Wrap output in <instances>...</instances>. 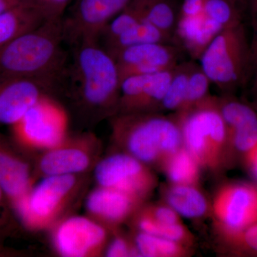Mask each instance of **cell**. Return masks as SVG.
I'll return each instance as SVG.
<instances>
[{
  "mask_svg": "<svg viewBox=\"0 0 257 257\" xmlns=\"http://www.w3.org/2000/svg\"><path fill=\"white\" fill-rule=\"evenodd\" d=\"M138 226L140 231L156 235L181 243L189 237L188 231L182 223L175 224H162L152 219L147 214L140 218Z\"/></svg>",
  "mask_w": 257,
  "mask_h": 257,
  "instance_id": "cell-28",
  "label": "cell"
},
{
  "mask_svg": "<svg viewBox=\"0 0 257 257\" xmlns=\"http://www.w3.org/2000/svg\"><path fill=\"white\" fill-rule=\"evenodd\" d=\"M228 138L238 151L246 154L257 145V112L229 95L216 98Z\"/></svg>",
  "mask_w": 257,
  "mask_h": 257,
  "instance_id": "cell-15",
  "label": "cell"
},
{
  "mask_svg": "<svg viewBox=\"0 0 257 257\" xmlns=\"http://www.w3.org/2000/svg\"><path fill=\"white\" fill-rule=\"evenodd\" d=\"M140 256L136 248H131L128 243L122 238H116L106 249V256L109 257H125Z\"/></svg>",
  "mask_w": 257,
  "mask_h": 257,
  "instance_id": "cell-31",
  "label": "cell"
},
{
  "mask_svg": "<svg viewBox=\"0 0 257 257\" xmlns=\"http://www.w3.org/2000/svg\"><path fill=\"white\" fill-rule=\"evenodd\" d=\"M46 20H60L71 0H33Z\"/></svg>",
  "mask_w": 257,
  "mask_h": 257,
  "instance_id": "cell-29",
  "label": "cell"
},
{
  "mask_svg": "<svg viewBox=\"0 0 257 257\" xmlns=\"http://www.w3.org/2000/svg\"><path fill=\"white\" fill-rule=\"evenodd\" d=\"M251 15V25L252 29V36L250 41L251 60L253 68L257 66V0H248Z\"/></svg>",
  "mask_w": 257,
  "mask_h": 257,
  "instance_id": "cell-33",
  "label": "cell"
},
{
  "mask_svg": "<svg viewBox=\"0 0 257 257\" xmlns=\"http://www.w3.org/2000/svg\"><path fill=\"white\" fill-rule=\"evenodd\" d=\"M105 239V230L82 216H72L62 221L54 236L57 251L67 257L90 254L101 247Z\"/></svg>",
  "mask_w": 257,
  "mask_h": 257,
  "instance_id": "cell-14",
  "label": "cell"
},
{
  "mask_svg": "<svg viewBox=\"0 0 257 257\" xmlns=\"http://www.w3.org/2000/svg\"><path fill=\"white\" fill-rule=\"evenodd\" d=\"M62 20L41 26L0 46V79L14 77L64 79L67 55Z\"/></svg>",
  "mask_w": 257,
  "mask_h": 257,
  "instance_id": "cell-1",
  "label": "cell"
},
{
  "mask_svg": "<svg viewBox=\"0 0 257 257\" xmlns=\"http://www.w3.org/2000/svg\"><path fill=\"white\" fill-rule=\"evenodd\" d=\"M147 214L162 224H175L181 223L180 217L177 211L169 205L153 208Z\"/></svg>",
  "mask_w": 257,
  "mask_h": 257,
  "instance_id": "cell-30",
  "label": "cell"
},
{
  "mask_svg": "<svg viewBox=\"0 0 257 257\" xmlns=\"http://www.w3.org/2000/svg\"><path fill=\"white\" fill-rule=\"evenodd\" d=\"M246 161L253 175L257 179V145L246 154Z\"/></svg>",
  "mask_w": 257,
  "mask_h": 257,
  "instance_id": "cell-35",
  "label": "cell"
},
{
  "mask_svg": "<svg viewBox=\"0 0 257 257\" xmlns=\"http://www.w3.org/2000/svg\"><path fill=\"white\" fill-rule=\"evenodd\" d=\"M99 187L121 191L139 199L155 186V177L145 164L130 154H115L99 162L94 170Z\"/></svg>",
  "mask_w": 257,
  "mask_h": 257,
  "instance_id": "cell-8",
  "label": "cell"
},
{
  "mask_svg": "<svg viewBox=\"0 0 257 257\" xmlns=\"http://www.w3.org/2000/svg\"><path fill=\"white\" fill-rule=\"evenodd\" d=\"M138 200L121 191L99 187L89 194L86 206L92 215L114 224L124 220Z\"/></svg>",
  "mask_w": 257,
  "mask_h": 257,
  "instance_id": "cell-16",
  "label": "cell"
},
{
  "mask_svg": "<svg viewBox=\"0 0 257 257\" xmlns=\"http://www.w3.org/2000/svg\"><path fill=\"white\" fill-rule=\"evenodd\" d=\"M163 165L166 175L172 184L194 185L199 180L201 166L184 147L170 155Z\"/></svg>",
  "mask_w": 257,
  "mask_h": 257,
  "instance_id": "cell-23",
  "label": "cell"
},
{
  "mask_svg": "<svg viewBox=\"0 0 257 257\" xmlns=\"http://www.w3.org/2000/svg\"><path fill=\"white\" fill-rule=\"evenodd\" d=\"M175 68L123 79L117 114L152 113L161 109Z\"/></svg>",
  "mask_w": 257,
  "mask_h": 257,
  "instance_id": "cell-12",
  "label": "cell"
},
{
  "mask_svg": "<svg viewBox=\"0 0 257 257\" xmlns=\"http://www.w3.org/2000/svg\"><path fill=\"white\" fill-rule=\"evenodd\" d=\"M205 0H183L179 8V18H197L204 15Z\"/></svg>",
  "mask_w": 257,
  "mask_h": 257,
  "instance_id": "cell-32",
  "label": "cell"
},
{
  "mask_svg": "<svg viewBox=\"0 0 257 257\" xmlns=\"http://www.w3.org/2000/svg\"><path fill=\"white\" fill-rule=\"evenodd\" d=\"M90 158L87 152L76 147H60L50 149L40 160L44 175H74L87 170Z\"/></svg>",
  "mask_w": 257,
  "mask_h": 257,
  "instance_id": "cell-19",
  "label": "cell"
},
{
  "mask_svg": "<svg viewBox=\"0 0 257 257\" xmlns=\"http://www.w3.org/2000/svg\"><path fill=\"white\" fill-rule=\"evenodd\" d=\"M74 175L46 176L36 187L13 202L22 220L38 226L50 219L75 185Z\"/></svg>",
  "mask_w": 257,
  "mask_h": 257,
  "instance_id": "cell-11",
  "label": "cell"
},
{
  "mask_svg": "<svg viewBox=\"0 0 257 257\" xmlns=\"http://www.w3.org/2000/svg\"><path fill=\"white\" fill-rule=\"evenodd\" d=\"M116 116L112 120L115 138L126 145L130 155L145 165L163 163L183 145L177 119L156 112Z\"/></svg>",
  "mask_w": 257,
  "mask_h": 257,
  "instance_id": "cell-3",
  "label": "cell"
},
{
  "mask_svg": "<svg viewBox=\"0 0 257 257\" xmlns=\"http://www.w3.org/2000/svg\"><path fill=\"white\" fill-rule=\"evenodd\" d=\"M255 69V74L254 77H253V84H252V88H251V92H252V94L253 96V98H254V100L256 101L257 104V66Z\"/></svg>",
  "mask_w": 257,
  "mask_h": 257,
  "instance_id": "cell-37",
  "label": "cell"
},
{
  "mask_svg": "<svg viewBox=\"0 0 257 257\" xmlns=\"http://www.w3.org/2000/svg\"><path fill=\"white\" fill-rule=\"evenodd\" d=\"M133 0H76L69 16L62 20L64 42L72 45L84 40L99 41L111 20Z\"/></svg>",
  "mask_w": 257,
  "mask_h": 257,
  "instance_id": "cell-6",
  "label": "cell"
},
{
  "mask_svg": "<svg viewBox=\"0 0 257 257\" xmlns=\"http://www.w3.org/2000/svg\"><path fill=\"white\" fill-rule=\"evenodd\" d=\"M63 81L64 79L32 77L0 79V124H17Z\"/></svg>",
  "mask_w": 257,
  "mask_h": 257,
  "instance_id": "cell-9",
  "label": "cell"
},
{
  "mask_svg": "<svg viewBox=\"0 0 257 257\" xmlns=\"http://www.w3.org/2000/svg\"><path fill=\"white\" fill-rule=\"evenodd\" d=\"M33 0H0V15L19 5Z\"/></svg>",
  "mask_w": 257,
  "mask_h": 257,
  "instance_id": "cell-36",
  "label": "cell"
},
{
  "mask_svg": "<svg viewBox=\"0 0 257 257\" xmlns=\"http://www.w3.org/2000/svg\"><path fill=\"white\" fill-rule=\"evenodd\" d=\"M194 65V63L189 62L179 63L176 66L170 85L162 101L161 109L177 112L182 109L187 94L189 77Z\"/></svg>",
  "mask_w": 257,
  "mask_h": 257,
  "instance_id": "cell-24",
  "label": "cell"
},
{
  "mask_svg": "<svg viewBox=\"0 0 257 257\" xmlns=\"http://www.w3.org/2000/svg\"><path fill=\"white\" fill-rule=\"evenodd\" d=\"M180 51L169 43H147L123 49L111 56L116 62L121 81L126 77L158 73L175 68Z\"/></svg>",
  "mask_w": 257,
  "mask_h": 257,
  "instance_id": "cell-13",
  "label": "cell"
},
{
  "mask_svg": "<svg viewBox=\"0 0 257 257\" xmlns=\"http://www.w3.org/2000/svg\"><path fill=\"white\" fill-rule=\"evenodd\" d=\"M135 244L140 256L177 257L184 253L182 243L143 231L137 235Z\"/></svg>",
  "mask_w": 257,
  "mask_h": 257,
  "instance_id": "cell-25",
  "label": "cell"
},
{
  "mask_svg": "<svg viewBox=\"0 0 257 257\" xmlns=\"http://www.w3.org/2000/svg\"><path fill=\"white\" fill-rule=\"evenodd\" d=\"M232 239L239 240L246 247L257 252V222Z\"/></svg>",
  "mask_w": 257,
  "mask_h": 257,
  "instance_id": "cell-34",
  "label": "cell"
},
{
  "mask_svg": "<svg viewBox=\"0 0 257 257\" xmlns=\"http://www.w3.org/2000/svg\"><path fill=\"white\" fill-rule=\"evenodd\" d=\"M0 188L13 202L30 190L28 164L3 146H0Z\"/></svg>",
  "mask_w": 257,
  "mask_h": 257,
  "instance_id": "cell-18",
  "label": "cell"
},
{
  "mask_svg": "<svg viewBox=\"0 0 257 257\" xmlns=\"http://www.w3.org/2000/svg\"><path fill=\"white\" fill-rule=\"evenodd\" d=\"M174 38L147 22L142 21L102 46L111 56L128 47L147 43L174 44Z\"/></svg>",
  "mask_w": 257,
  "mask_h": 257,
  "instance_id": "cell-22",
  "label": "cell"
},
{
  "mask_svg": "<svg viewBox=\"0 0 257 257\" xmlns=\"http://www.w3.org/2000/svg\"><path fill=\"white\" fill-rule=\"evenodd\" d=\"M232 1H234L236 4H237L240 8L248 4V0H232Z\"/></svg>",
  "mask_w": 257,
  "mask_h": 257,
  "instance_id": "cell-38",
  "label": "cell"
},
{
  "mask_svg": "<svg viewBox=\"0 0 257 257\" xmlns=\"http://www.w3.org/2000/svg\"><path fill=\"white\" fill-rule=\"evenodd\" d=\"M73 47L65 74L74 95L89 110L117 113L121 79L114 59L98 40H84Z\"/></svg>",
  "mask_w": 257,
  "mask_h": 257,
  "instance_id": "cell-2",
  "label": "cell"
},
{
  "mask_svg": "<svg viewBox=\"0 0 257 257\" xmlns=\"http://www.w3.org/2000/svg\"><path fill=\"white\" fill-rule=\"evenodd\" d=\"M5 196V195L4 192H3V190H2V189L0 188V204H1V203L3 202V197H4Z\"/></svg>",
  "mask_w": 257,
  "mask_h": 257,
  "instance_id": "cell-39",
  "label": "cell"
},
{
  "mask_svg": "<svg viewBox=\"0 0 257 257\" xmlns=\"http://www.w3.org/2000/svg\"><path fill=\"white\" fill-rule=\"evenodd\" d=\"M210 84V81L200 66L194 64L189 77L184 105L178 112L187 110L209 98L211 96L209 94Z\"/></svg>",
  "mask_w": 257,
  "mask_h": 257,
  "instance_id": "cell-27",
  "label": "cell"
},
{
  "mask_svg": "<svg viewBox=\"0 0 257 257\" xmlns=\"http://www.w3.org/2000/svg\"><path fill=\"white\" fill-rule=\"evenodd\" d=\"M204 15L221 30L242 23L241 8L232 0H205Z\"/></svg>",
  "mask_w": 257,
  "mask_h": 257,
  "instance_id": "cell-26",
  "label": "cell"
},
{
  "mask_svg": "<svg viewBox=\"0 0 257 257\" xmlns=\"http://www.w3.org/2000/svg\"><path fill=\"white\" fill-rule=\"evenodd\" d=\"M211 84L229 93L246 82L253 67L250 42L243 23L218 32L199 57Z\"/></svg>",
  "mask_w": 257,
  "mask_h": 257,
  "instance_id": "cell-4",
  "label": "cell"
},
{
  "mask_svg": "<svg viewBox=\"0 0 257 257\" xmlns=\"http://www.w3.org/2000/svg\"><path fill=\"white\" fill-rule=\"evenodd\" d=\"M177 119L182 133V144L201 167H217L228 133L216 98L210 96L197 105L177 112Z\"/></svg>",
  "mask_w": 257,
  "mask_h": 257,
  "instance_id": "cell-5",
  "label": "cell"
},
{
  "mask_svg": "<svg viewBox=\"0 0 257 257\" xmlns=\"http://www.w3.org/2000/svg\"><path fill=\"white\" fill-rule=\"evenodd\" d=\"M167 205L184 217L199 218L208 209L207 199L194 185L172 184L166 192Z\"/></svg>",
  "mask_w": 257,
  "mask_h": 257,
  "instance_id": "cell-21",
  "label": "cell"
},
{
  "mask_svg": "<svg viewBox=\"0 0 257 257\" xmlns=\"http://www.w3.org/2000/svg\"><path fill=\"white\" fill-rule=\"evenodd\" d=\"M65 125L63 111L47 96L13 126L22 143L50 150L62 145Z\"/></svg>",
  "mask_w": 257,
  "mask_h": 257,
  "instance_id": "cell-10",
  "label": "cell"
},
{
  "mask_svg": "<svg viewBox=\"0 0 257 257\" xmlns=\"http://www.w3.org/2000/svg\"><path fill=\"white\" fill-rule=\"evenodd\" d=\"M221 30L217 25L203 15L197 18H179L175 34L178 37L193 55L200 57L203 51Z\"/></svg>",
  "mask_w": 257,
  "mask_h": 257,
  "instance_id": "cell-20",
  "label": "cell"
},
{
  "mask_svg": "<svg viewBox=\"0 0 257 257\" xmlns=\"http://www.w3.org/2000/svg\"><path fill=\"white\" fill-rule=\"evenodd\" d=\"M46 21L34 1L8 10L0 15V46L35 30Z\"/></svg>",
  "mask_w": 257,
  "mask_h": 257,
  "instance_id": "cell-17",
  "label": "cell"
},
{
  "mask_svg": "<svg viewBox=\"0 0 257 257\" xmlns=\"http://www.w3.org/2000/svg\"><path fill=\"white\" fill-rule=\"evenodd\" d=\"M212 208L225 234L238 236L257 222V187L241 183L224 186L216 193Z\"/></svg>",
  "mask_w": 257,
  "mask_h": 257,
  "instance_id": "cell-7",
  "label": "cell"
}]
</instances>
